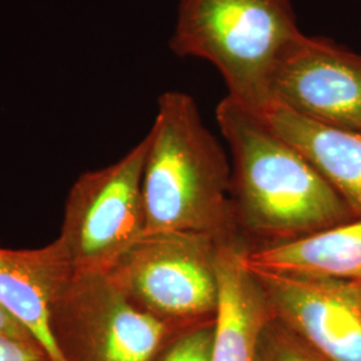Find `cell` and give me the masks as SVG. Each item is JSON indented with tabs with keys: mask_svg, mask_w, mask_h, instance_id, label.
<instances>
[{
	"mask_svg": "<svg viewBox=\"0 0 361 361\" xmlns=\"http://www.w3.org/2000/svg\"><path fill=\"white\" fill-rule=\"evenodd\" d=\"M74 267L58 240L37 249L0 246V307L61 361L50 334L52 301Z\"/></svg>",
	"mask_w": 361,
	"mask_h": 361,
	"instance_id": "obj_10",
	"label": "cell"
},
{
	"mask_svg": "<svg viewBox=\"0 0 361 361\" xmlns=\"http://www.w3.org/2000/svg\"><path fill=\"white\" fill-rule=\"evenodd\" d=\"M180 332L138 308L109 271L74 269L50 308L61 361H157Z\"/></svg>",
	"mask_w": 361,
	"mask_h": 361,
	"instance_id": "obj_4",
	"label": "cell"
},
{
	"mask_svg": "<svg viewBox=\"0 0 361 361\" xmlns=\"http://www.w3.org/2000/svg\"><path fill=\"white\" fill-rule=\"evenodd\" d=\"M146 138L145 234L188 233L219 243L240 241L231 200L232 166L193 97L162 94Z\"/></svg>",
	"mask_w": 361,
	"mask_h": 361,
	"instance_id": "obj_2",
	"label": "cell"
},
{
	"mask_svg": "<svg viewBox=\"0 0 361 361\" xmlns=\"http://www.w3.org/2000/svg\"><path fill=\"white\" fill-rule=\"evenodd\" d=\"M301 34L292 0H180L170 49L212 63L228 95L262 116L271 78Z\"/></svg>",
	"mask_w": 361,
	"mask_h": 361,
	"instance_id": "obj_3",
	"label": "cell"
},
{
	"mask_svg": "<svg viewBox=\"0 0 361 361\" xmlns=\"http://www.w3.org/2000/svg\"><path fill=\"white\" fill-rule=\"evenodd\" d=\"M255 361H326L276 313L264 326Z\"/></svg>",
	"mask_w": 361,
	"mask_h": 361,
	"instance_id": "obj_13",
	"label": "cell"
},
{
	"mask_svg": "<svg viewBox=\"0 0 361 361\" xmlns=\"http://www.w3.org/2000/svg\"><path fill=\"white\" fill-rule=\"evenodd\" d=\"M214 323L182 331L174 336L157 361H210Z\"/></svg>",
	"mask_w": 361,
	"mask_h": 361,
	"instance_id": "obj_14",
	"label": "cell"
},
{
	"mask_svg": "<svg viewBox=\"0 0 361 361\" xmlns=\"http://www.w3.org/2000/svg\"><path fill=\"white\" fill-rule=\"evenodd\" d=\"M246 246L219 243L216 271L219 305L210 361H255L264 326L274 316L271 301L244 264Z\"/></svg>",
	"mask_w": 361,
	"mask_h": 361,
	"instance_id": "obj_9",
	"label": "cell"
},
{
	"mask_svg": "<svg viewBox=\"0 0 361 361\" xmlns=\"http://www.w3.org/2000/svg\"><path fill=\"white\" fill-rule=\"evenodd\" d=\"M262 118L292 143L361 219V131L336 129L271 104Z\"/></svg>",
	"mask_w": 361,
	"mask_h": 361,
	"instance_id": "obj_11",
	"label": "cell"
},
{
	"mask_svg": "<svg viewBox=\"0 0 361 361\" xmlns=\"http://www.w3.org/2000/svg\"><path fill=\"white\" fill-rule=\"evenodd\" d=\"M217 245L207 235L150 233L107 271L138 308L186 331L216 320Z\"/></svg>",
	"mask_w": 361,
	"mask_h": 361,
	"instance_id": "obj_5",
	"label": "cell"
},
{
	"mask_svg": "<svg viewBox=\"0 0 361 361\" xmlns=\"http://www.w3.org/2000/svg\"><path fill=\"white\" fill-rule=\"evenodd\" d=\"M0 361H54L49 350L35 338L0 332Z\"/></svg>",
	"mask_w": 361,
	"mask_h": 361,
	"instance_id": "obj_15",
	"label": "cell"
},
{
	"mask_svg": "<svg viewBox=\"0 0 361 361\" xmlns=\"http://www.w3.org/2000/svg\"><path fill=\"white\" fill-rule=\"evenodd\" d=\"M344 283L347 285L349 295L352 296L355 304L361 312V277L355 280H344Z\"/></svg>",
	"mask_w": 361,
	"mask_h": 361,
	"instance_id": "obj_17",
	"label": "cell"
},
{
	"mask_svg": "<svg viewBox=\"0 0 361 361\" xmlns=\"http://www.w3.org/2000/svg\"><path fill=\"white\" fill-rule=\"evenodd\" d=\"M250 271L274 313L325 360L361 361V312L344 280Z\"/></svg>",
	"mask_w": 361,
	"mask_h": 361,
	"instance_id": "obj_8",
	"label": "cell"
},
{
	"mask_svg": "<svg viewBox=\"0 0 361 361\" xmlns=\"http://www.w3.org/2000/svg\"><path fill=\"white\" fill-rule=\"evenodd\" d=\"M250 271L310 279L355 280L361 277V219L313 233L281 245L244 252Z\"/></svg>",
	"mask_w": 361,
	"mask_h": 361,
	"instance_id": "obj_12",
	"label": "cell"
},
{
	"mask_svg": "<svg viewBox=\"0 0 361 361\" xmlns=\"http://www.w3.org/2000/svg\"><path fill=\"white\" fill-rule=\"evenodd\" d=\"M231 150V200L246 250L281 245L356 219L305 155L226 95L216 109Z\"/></svg>",
	"mask_w": 361,
	"mask_h": 361,
	"instance_id": "obj_1",
	"label": "cell"
},
{
	"mask_svg": "<svg viewBox=\"0 0 361 361\" xmlns=\"http://www.w3.org/2000/svg\"><path fill=\"white\" fill-rule=\"evenodd\" d=\"M147 138L106 168L82 173L66 200L59 237L75 271H107L145 235Z\"/></svg>",
	"mask_w": 361,
	"mask_h": 361,
	"instance_id": "obj_6",
	"label": "cell"
},
{
	"mask_svg": "<svg viewBox=\"0 0 361 361\" xmlns=\"http://www.w3.org/2000/svg\"><path fill=\"white\" fill-rule=\"evenodd\" d=\"M271 97L313 122L361 131V54L302 32L271 78Z\"/></svg>",
	"mask_w": 361,
	"mask_h": 361,
	"instance_id": "obj_7",
	"label": "cell"
},
{
	"mask_svg": "<svg viewBox=\"0 0 361 361\" xmlns=\"http://www.w3.org/2000/svg\"><path fill=\"white\" fill-rule=\"evenodd\" d=\"M0 332L16 336V337H23V338H35L25 326H22L18 322H15L13 317L1 307H0Z\"/></svg>",
	"mask_w": 361,
	"mask_h": 361,
	"instance_id": "obj_16",
	"label": "cell"
}]
</instances>
